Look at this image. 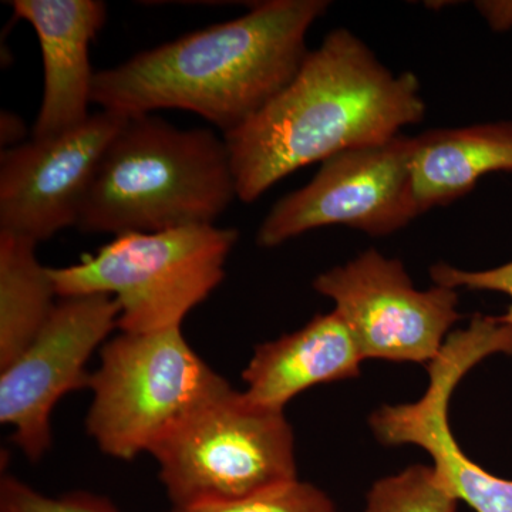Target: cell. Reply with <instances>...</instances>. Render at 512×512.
<instances>
[{
	"label": "cell",
	"mask_w": 512,
	"mask_h": 512,
	"mask_svg": "<svg viewBox=\"0 0 512 512\" xmlns=\"http://www.w3.org/2000/svg\"><path fill=\"white\" fill-rule=\"evenodd\" d=\"M424 113L416 74H394L355 33L332 30L274 100L225 134L238 200L254 202L316 161L386 143Z\"/></svg>",
	"instance_id": "obj_1"
},
{
	"label": "cell",
	"mask_w": 512,
	"mask_h": 512,
	"mask_svg": "<svg viewBox=\"0 0 512 512\" xmlns=\"http://www.w3.org/2000/svg\"><path fill=\"white\" fill-rule=\"evenodd\" d=\"M325 0H268L229 22L195 30L94 74L92 103L134 116L192 111L228 134L292 82Z\"/></svg>",
	"instance_id": "obj_2"
},
{
	"label": "cell",
	"mask_w": 512,
	"mask_h": 512,
	"mask_svg": "<svg viewBox=\"0 0 512 512\" xmlns=\"http://www.w3.org/2000/svg\"><path fill=\"white\" fill-rule=\"evenodd\" d=\"M235 198L224 138L134 114L107 147L76 227L117 237L214 225Z\"/></svg>",
	"instance_id": "obj_3"
},
{
	"label": "cell",
	"mask_w": 512,
	"mask_h": 512,
	"mask_svg": "<svg viewBox=\"0 0 512 512\" xmlns=\"http://www.w3.org/2000/svg\"><path fill=\"white\" fill-rule=\"evenodd\" d=\"M238 231L215 225L117 235L80 264L49 268L57 296H113L117 328L148 333L181 328L185 316L224 281Z\"/></svg>",
	"instance_id": "obj_4"
},
{
	"label": "cell",
	"mask_w": 512,
	"mask_h": 512,
	"mask_svg": "<svg viewBox=\"0 0 512 512\" xmlns=\"http://www.w3.org/2000/svg\"><path fill=\"white\" fill-rule=\"evenodd\" d=\"M87 387V434L101 453L123 461L150 453L185 417L231 389L181 328L121 332L101 346Z\"/></svg>",
	"instance_id": "obj_5"
},
{
	"label": "cell",
	"mask_w": 512,
	"mask_h": 512,
	"mask_svg": "<svg viewBox=\"0 0 512 512\" xmlns=\"http://www.w3.org/2000/svg\"><path fill=\"white\" fill-rule=\"evenodd\" d=\"M173 507L241 500L298 480L284 410L229 389L185 417L150 451Z\"/></svg>",
	"instance_id": "obj_6"
},
{
	"label": "cell",
	"mask_w": 512,
	"mask_h": 512,
	"mask_svg": "<svg viewBox=\"0 0 512 512\" xmlns=\"http://www.w3.org/2000/svg\"><path fill=\"white\" fill-rule=\"evenodd\" d=\"M416 138L404 134L379 146L343 151L323 161L311 183L281 198L256 232L275 248L312 229L345 225L384 237L419 217L414 197Z\"/></svg>",
	"instance_id": "obj_7"
},
{
	"label": "cell",
	"mask_w": 512,
	"mask_h": 512,
	"mask_svg": "<svg viewBox=\"0 0 512 512\" xmlns=\"http://www.w3.org/2000/svg\"><path fill=\"white\" fill-rule=\"evenodd\" d=\"M497 353L512 357V325L478 313L466 329L448 335L429 363V386L417 402L386 404L370 416L380 443L423 448L447 490L476 512H512V480L488 473L466 456L450 429L448 404L463 377Z\"/></svg>",
	"instance_id": "obj_8"
},
{
	"label": "cell",
	"mask_w": 512,
	"mask_h": 512,
	"mask_svg": "<svg viewBox=\"0 0 512 512\" xmlns=\"http://www.w3.org/2000/svg\"><path fill=\"white\" fill-rule=\"evenodd\" d=\"M313 288L335 302L365 360L433 362L461 318L457 289L419 291L399 259L376 249L316 276Z\"/></svg>",
	"instance_id": "obj_9"
},
{
	"label": "cell",
	"mask_w": 512,
	"mask_h": 512,
	"mask_svg": "<svg viewBox=\"0 0 512 512\" xmlns=\"http://www.w3.org/2000/svg\"><path fill=\"white\" fill-rule=\"evenodd\" d=\"M120 306L104 293L60 298L28 348L0 370V421L32 463L52 448L53 409L89 386L86 365L119 323Z\"/></svg>",
	"instance_id": "obj_10"
},
{
	"label": "cell",
	"mask_w": 512,
	"mask_h": 512,
	"mask_svg": "<svg viewBox=\"0 0 512 512\" xmlns=\"http://www.w3.org/2000/svg\"><path fill=\"white\" fill-rule=\"evenodd\" d=\"M126 114L100 110L59 136L32 138L0 157V231L33 242L76 227L107 147Z\"/></svg>",
	"instance_id": "obj_11"
},
{
	"label": "cell",
	"mask_w": 512,
	"mask_h": 512,
	"mask_svg": "<svg viewBox=\"0 0 512 512\" xmlns=\"http://www.w3.org/2000/svg\"><path fill=\"white\" fill-rule=\"evenodd\" d=\"M19 19L35 29L42 50L45 90L32 138L59 136L89 119L94 73L90 43L107 20L99 0H15Z\"/></svg>",
	"instance_id": "obj_12"
},
{
	"label": "cell",
	"mask_w": 512,
	"mask_h": 512,
	"mask_svg": "<svg viewBox=\"0 0 512 512\" xmlns=\"http://www.w3.org/2000/svg\"><path fill=\"white\" fill-rule=\"evenodd\" d=\"M363 362L339 313L316 315L302 329L255 349L242 372L244 394L258 406L284 410L293 397L313 386L359 376Z\"/></svg>",
	"instance_id": "obj_13"
},
{
	"label": "cell",
	"mask_w": 512,
	"mask_h": 512,
	"mask_svg": "<svg viewBox=\"0 0 512 512\" xmlns=\"http://www.w3.org/2000/svg\"><path fill=\"white\" fill-rule=\"evenodd\" d=\"M414 138L413 187L420 214L464 197L487 174L512 171V121L430 130Z\"/></svg>",
	"instance_id": "obj_14"
},
{
	"label": "cell",
	"mask_w": 512,
	"mask_h": 512,
	"mask_svg": "<svg viewBox=\"0 0 512 512\" xmlns=\"http://www.w3.org/2000/svg\"><path fill=\"white\" fill-rule=\"evenodd\" d=\"M36 242L0 231V370L23 352L52 315L57 296Z\"/></svg>",
	"instance_id": "obj_15"
},
{
	"label": "cell",
	"mask_w": 512,
	"mask_h": 512,
	"mask_svg": "<svg viewBox=\"0 0 512 512\" xmlns=\"http://www.w3.org/2000/svg\"><path fill=\"white\" fill-rule=\"evenodd\" d=\"M457 504L433 466H412L376 481L365 512H456Z\"/></svg>",
	"instance_id": "obj_16"
},
{
	"label": "cell",
	"mask_w": 512,
	"mask_h": 512,
	"mask_svg": "<svg viewBox=\"0 0 512 512\" xmlns=\"http://www.w3.org/2000/svg\"><path fill=\"white\" fill-rule=\"evenodd\" d=\"M170 512H338L325 491L316 485L293 483L272 488L252 497L225 503L173 507Z\"/></svg>",
	"instance_id": "obj_17"
},
{
	"label": "cell",
	"mask_w": 512,
	"mask_h": 512,
	"mask_svg": "<svg viewBox=\"0 0 512 512\" xmlns=\"http://www.w3.org/2000/svg\"><path fill=\"white\" fill-rule=\"evenodd\" d=\"M0 512H121L109 498L73 491L63 495H46L23 483L19 478L3 474L0 480Z\"/></svg>",
	"instance_id": "obj_18"
},
{
	"label": "cell",
	"mask_w": 512,
	"mask_h": 512,
	"mask_svg": "<svg viewBox=\"0 0 512 512\" xmlns=\"http://www.w3.org/2000/svg\"><path fill=\"white\" fill-rule=\"evenodd\" d=\"M430 275L436 285L446 288L504 293L510 298L511 303L507 312L498 318L512 325V261L484 271H464L451 265L437 264L431 266Z\"/></svg>",
	"instance_id": "obj_19"
},
{
	"label": "cell",
	"mask_w": 512,
	"mask_h": 512,
	"mask_svg": "<svg viewBox=\"0 0 512 512\" xmlns=\"http://www.w3.org/2000/svg\"><path fill=\"white\" fill-rule=\"evenodd\" d=\"M474 6L495 32L512 28V0H481Z\"/></svg>",
	"instance_id": "obj_20"
},
{
	"label": "cell",
	"mask_w": 512,
	"mask_h": 512,
	"mask_svg": "<svg viewBox=\"0 0 512 512\" xmlns=\"http://www.w3.org/2000/svg\"><path fill=\"white\" fill-rule=\"evenodd\" d=\"M2 127H0V141L3 146L9 148L18 147L20 144L25 143L23 137L26 136V127L22 119H19L16 114L3 111L2 113Z\"/></svg>",
	"instance_id": "obj_21"
}]
</instances>
